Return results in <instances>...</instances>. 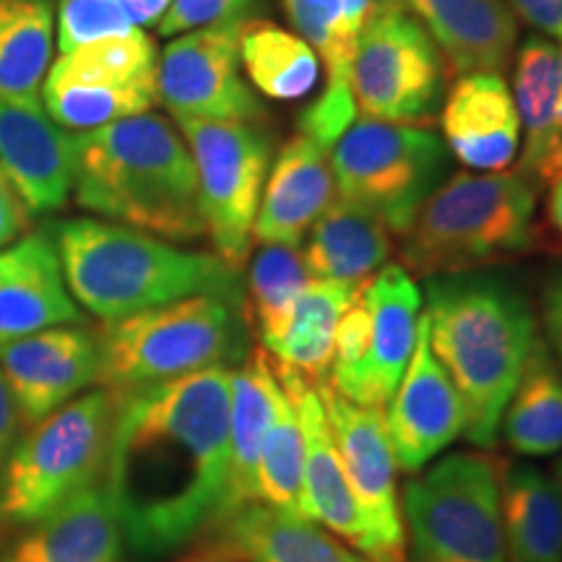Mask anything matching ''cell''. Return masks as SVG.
<instances>
[{
  "instance_id": "603a6c76",
  "label": "cell",
  "mask_w": 562,
  "mask_h": 562,
  "mask_svg": "<svg viewBox=\"0 0 562 562\" xmlns=\"http://www.w3.org/2000/svg\"><path fill=\"white\" fill-rule=\"evenodd\" d=\"M336 193L331 149L297 133L271 161L252 240L300 245L323 211L336 201Z\"/></svg>"
},
{
  "instance_id": "4dcf8cb0",
  "label": "cell",
  "mask_w": 562,
  "mask_h": 562,
  "mask_svg": "<svg viewBox=\"0 0 562 562\" xmlns=\"http://www.w3.org/2000/svg\"><path fill=\"white\" fill-rule=\"evenodd\" d=\"M50 0H0V102L45 110L42 83L53 60Z\"/></svg>"
},
{
  "instance_id": "cb8c5ba5",
  "label": "cell",
  "mask_w": 562,
  "mask_h": 562,
  "mask_svg": "<svg viewBox=\"0 0 562 562\" xmlns=\"http://www.w3.org/2000/svg\"><path fill=\"white\" fill-rule=\"evenodd\" d=\"M440 121L451 157L472 170H508L521 146V117L503 74L459 76Z\"/></svg>"
},
{
  "instance_id": "d6a6232c",
  "label": "cell",
  "mask_w": 562,
  "mask_h": 562,
  "mask_svg": "<svg viewBox=\"0 0 562 562\" xmlns=\"http://www.w3.org/2000/svg\"><path fill=\"white\" fill-rule=\"evenodd\" d=\"M240 63L252 87L279 102L305 100L321 74L318 53L300 34L258 19L243 24Z\"/></svg>"
},
{
  "instance_id": "e575fe53",
  "label": "cell",
  "mask_w": 562,
  "mask_h": 562,
  "mask_svg": "<svg viewBox=\"0 0 562 562\" xmlns=\"http://www.w3.org/2000/svg\"><path fill=\"white\" fill-rule=\"evenodd\" d=\"M300 245L266 243L250 258L245 284V318L258 331L261 347H271L284 331L300 294L311 284Z\"/></svg>"
},
{
  "instance_id": "f35d334b",
  "label": "cell",
  "mask_w": 562,
  "mask_h": 562,
  "mask_svg": "<svg viewBox=\"0 0 562 562\" xmlns=\"http://www.w3.org/2000/svg\"><path fill=\"white\" fill-rule=\"evenodd\" d=\"M256 3L258 0H172L170 11L161 16L157 30L161 37H175V34L220 24V21H245Z\"/></svg>"
},
{
  "instance_id": "30bf717a",
  "label": "cell",
  "mask_w": 562,
  "mask_h": 562,
  "mask_svg": "<svg viewBox=\"0 0 562 562\" xmlns=\"http://www.w3.org/2000/svg\"><path fill=\"white\" fill-rule=\"evenodd\" d=\"M419 318V284L402 263L362 279L336 328L328 385L355 404L389 406L412 360Z\"/></svg>"
},
{
  "instance_id": "d6986e66",
  "label": "cell",
  "mask_w": 562,
  "mask_h": 562,
  "mask_svg": "<svg viewBox=\"0 0 562 562\" xmlns=\"http://www.w3.org/2000/svg\"><path fill=\"white\" fill-rule=\"evenodd\" d=\"M277 378L286 396L292 398L305 440L302 463V518L318 521L323 529L341 537L344 542L368 550V526L344 474V463L336 448L331 425L318 396V385L305 381L297 372L277 364Z\"/></svg>"
},
{
  "instance_id": "f546056e",
  "label": "cell",
  "mask_w": 562,
  "mask_h": 562,
  "mask_svg": "<svg viewBox=\"0 0 562 562\" xmlns=\"http://www.w3.org/2000/svg\"><path fill=\"white\" fill-rule=\"evenodd\" d=\"M362 281L311 279L286 321L284 331L266 351L281 368L318 385L334 360V339L341 315L355 302Z\"/></svg>"
},
{
  "instance_id": "4316f807",
  "label": "cell",
  "mask_w": 562,
  "mask_h": 562,
  "mask_svg": "<svg viewBox=\"0 0 562 562\" xmlns=\"http://www.w3.org/2000/svg\"><path fill=\"white\" fill-rule=\"evenodd\" d=\"M562 70L558 47L544 37H529L516 58L513 100L526 131L518 172L531 182H552L562 175V131L558 128V94Z\"/></svg>"
},
{
  "instance_id": "5bb4252c",
  "label": "cell",
  "mask_w": 562,
  "mask_h": 562,
  "mask_svg": "<svg viewBox=\"0 0 562 562\" xmlns=\"http://www.w3.org/2000/svg\"><path fill=\"white\" fill-rule=\"evenodd\" d=\"M245 21L182 32L159 55L157 94L175 121H240L256 123L263 104L243 79L240 30Z\"/></svg>"
},
{
  "instance_id": "83f0119b",
  "label": "cell",
  "mask_w": 562,
  "mask_h": 562,
  "mask_svg": "<svg viewBox=\"0 0 562 562\" xmlns=\"http://www.w3.org/2000/svg\"><path fill=\"white\" fill-rule=\"evenodd\" d=\"M393 250V232L370 209L336 199L307 229L305 258L313 279L362 281L381 271Z\"/></svg>"
},
{
  "instance_id": "44dd1931",
  "label": "cell",
  "mask_w": 562,
  "mask_h": 562,
  "mask_svg": "<svg viewBox=\"0 0 562 562\" xmlns=\"http://www.w3.org/2000/svg\"><path fill=\"white\" fill-rule=\"evenodd\" d=\"M81 321L53 235L34 232L0 250V344Z\"/></svg>"
},
{
  "instance_id": "c3c4849f",
  "label": "cell",
  "mask_w": 562,
  "mask_h": 562,
  "mask_svg": "<svg viewBox=\"0 0 562 562\" xmlns=\"http://www.w3.org/2000/svg\"><path fill=\"white\" fill-rule=\"evenodd\" d=\"M558 58H560V70H562V47L558 50Z\"/></svg>"
},
{
  "instance_id": "ba28073f",
  "label": "cell",
  "mask_w": 562,
  "mask_h": 562,
  "mask_svg": "<svg viewBox=\"0 0 562 562\" xmlns=\"http://www.w3.org/2000/svg\"><path fill=\"white\" fill-rule=\"evenodd\" d=\"M412 562H508L501 524V461L451 453L404 484Z\"/></svg>"
},
{
  "instance_id": "7a4b0ae2",
  "label": "cell",
  "mask_w": 562,
  "mask_h": 562,
  "mask_svg": "<svg viewBox=\"0 0 562 562\" xmlns=\"http://www.w3.org/2000/svg\"><path fill=\"white\" fill-rule=\"evenodd\" d=\"M427 341L467 409V438L495 446L501 422L537 336L526 294L503 277L427 279Z\"/></svg>"
},
{
  "instance_id": "d4e9b609",
  "label": "cell",
  "mask_w": 562,
  "mask_h": 562,
  "mask_svg": "<svg viewBox=\"0 0 562 562\" xmlns=\"http://www.w3.org/2000/svg\"><path fill=\"white\" fill-rule=\"evenodd\" d=\"M123 529L102 484L79 492L0 550V562H128Z\"/></svg>"
},
{
  "instance_id": "2e32d148",
  "label": "cell",
  "mask_w": 562,
  "mask_h": 562,
  "mask_svg": "<svg viewBox=\"0 0 562 562\" xmlns=\"http://www.w3.org/2000/svg\"><path fill=\"white\" fill-rule=\"evenodd\" d=\"M385 430L396 467L406 474L425 469L467 432V409L448 372L432 357L425 315L419 318L412 360L389 402Z\"/></svg>"
},
{
  "instance_id": "9a60e30c",
  "label": "cell",
  "mask_w": 562,
  "mask_h": 562,
  "mask_svg": "<svg viewBox=\"0 0 562 562\" xmlns=\"http://www.w3.org/2000/svg\"><path fill=\"white\" fill-rule=\"evenodd\" d=\"M0 370L21 425L32 427L97 383L100 347L83 328L55 326L0 344Z\"/></svg>"
},
{
  "instance_id": "f1b7e54d",
  "label": "cell",
  "mask_w": 562,
  "mask_h": 562,
  "mask_svg": "<svg viewBox=\"0 0 562 562\" xmlns=\"http://www.w3.org/2000/svg\"><path fill=\"white\" fill-rule=\"evenodd\" d=\"M501 524L508 562H562V492L533 463H501Z\"/></svg>"
},
{
  "instance_id": "4fadbf2b",
  "label": "cell",
  "mask_w": 562,
  "mask_h": 562,
  "mask_svg": "<svg viewBox=\"0 0 562 562\" xmlns=\"http://www.w3.org/2000/svg\"><path fill=\"white\" fill-rule=\"evenodd\" d=\"M318 396L326 409L344 474L368 526V562L406 560L404 516L398 508L396 456H393L383 409L349 402L328 381L318 383Z\"/></svg>"
},
{
  "instance_id": "9c48e42d",
  "label": "cell",
  "mask_w": 562,
  "mask_h": 562,
  "mask_svg": "<svg viewBox=\"0 0 562 562\" xmlns=\"http://www.w3.org/2000/svg\"><path fill=\"white\" fill-rule=\"evenodd\" d=\"M331 167L341 199L370 209L402 237L448 180L451 151L422 125L357 115L331 146Z\"/></svg>"
},
{
  "instance_id": "ffe728a7",
  "label": "cell",
  "mask_w": 562,
  "mask_h": 562,
  "mask_svg": "<svg viewBox=\"0 0 562 562\" xmlns=\"http://www.w3.org/2000/svg\"><path fill=\"white\" fill-rule=\"evenodd\" d=\"M0 175L30 214L55 211L76 182V136L45 110L0 102Z\"/></svg>"
},
{
  "instance_id": "f6af8a7d",
  "label": "cell",
  "mask_w": 562,
  "mask_h": 562,
  "mask_svg": "<svg viewBox=\"0 0 562 562\" xmlns=\"http://www.w3.org/2000/svg\"><path fill=\"white\" fill-rule=\"evenodd\" d=\"M550 220L554 224V229L562 235V175L552 182V193H550Z\"/></svg>"
},
{
  "instance_id": "74e56055",
  "label": "cell",
  "mask_w": 562,
  "mask_h": 562,
  "mask_svg": "<svg viewBox=\"0 0 562 562\" xmlns=\"http://www.w3.org/2000/svg\"><path fill=\"white\" fill-rule=\"evenodd\" d=\"M138 30L117 0H60L58 5V50H79L89 42L123 37Z\"/></svg>"
},
{
  "instance_id": "bcb514c9",
  "label": "cell",
  "mask_w": 562,
  "mask_h": 562,
  "mask_svg": "<svg viewBox=\"0 0 562 562\" xmlns=\"http://www.w3.org/2000/svg\"><path fill=\"white\" fill-rule=\"evenodd\" d=\"M554 117H558V128L562 131V87H560V94H558V108H554Z\"/></svg>"
},
{
  "instance_id": "8d00e7d4",
  "label": "cell",
  "mask_w": 562,
  "mask_h": 562,
  "mask_svg": "<svg viewBox=\"0 0 562 562\" xmlns=\"http://www.w3.org/2000/svg\"><path fill=\"white\" fill-rule=\"evenodd\" d=\"M50 68L79 79H100L123 87H157L159 55L154 40L138 26L123 37L89 42L79 50L60 55Z\"/></svg>"
},
{
  "instance_id": "681fc988",
  "label": "cell",
  "mask_w": 562,
  "mask_h": 562,
  "mask_svg": "<svg viewBox=\"0 0 562 562\" xmlns=\"http://www.w3.org/2000/svg\"><path fill=\"white\" fill-rule=\"evenodd\" d=\"M402 562H406V560H402Z\"/></svg>"
},
{
  "instance_id": "d590c367",
  "label": "cell",
  "mask_w": 562,
  "mask_h": 562,
  "mask_svg": "<svg viewBox=\"0 0 562 562\" xmlns=\"http://www.w3.org/2000/svg\"><path fill=\"white\" fill-rule=\"evenodd\" d=\"M302 463H305L302 425L292 398L281 389L258 459V503L302 516Z\"/></svg>"
},
{
  "instance_id": "1f68e13d",
  "label": "cell",
  "mask_w": 562,
  "mask_h": 562,
  "mask_svg": "<svg viewBox=\"0 0 562 562\" xmlns=\"http://www.w3.org/2000/svg\"><path fill=\"white\" fill-rule=\"evenodd\" d=\"M501 432L524 459L552 456L562 448V370L544 339H537L516 391L505 406Z\"/></svg>"
},
{
  "instance_id": "484cf974",
  "label": "cell",
  "mask_w": 562,
  "mask_h": 562,
  "mask_svg": "<svg viewBox=\"0 0 562 562\" xmlns=\"http://www.w3.org/2000/svg\"><path fill=\"white\" fill-rule=\"evenodd\" d=\"M279 393L277 362L263 347L250 349L229 372V503L224 516L258 503V459Z\"/></svg>"
},
{
  "instance_id": "60d3db41",
  "label": "cell",
  "mask_w": 562,
  "mask_h": 562,
  "mask_svg": "<svg viewBox=\"0 0 562 562\" xmlns=\"http://www.w3.org/2000/svg\"><path fill=\"white\" fill-rule=\"evenodd\" d=\"M508 9L526 24L562 40V0H508Z\"/></svg>"
},
{
  "instance_id": "ab89813d",
  "label": "cell",
  "mask_w": 562,
  "mask_h": 562,
  "mask_svg": "<svg viewBox=\"0 0 562 562\" xmlns=\"http://www.w3.org/2000/svg\"><path fill=\"white\" fill-rule=\"evenodd\" d=\"M30 227V209L19 199V193L0 175V250L9 248Z\"/></svg>"
},
{
  "instance_id": "ee69618b",
  "label": "cell",
  "mask_w": 562,
  "mask_h": 562,
  "mask_svg": "<svg viewBox=\"0 0 562 562\" xmlns=\"http://www.w3.org/2000/svg\"><path fill=\"white\" fill-rule=\"evenodd\" d=\"M117 5L136 26H151L159 24L161 16L170 11L172 0H117Z\"/></svg>"
},
{
  "instance_id": "836d02e7",
  "label": "cell",
  "mask_w": 562,
  "mask_h": 562,
  "mask_svg": "<svg viewBox=\"0 0 562 562\" xmlns=\"http://www.w3.org/2000/svg\"><path fill=\"white\" fill-rule=\"evenodd\" d=\"M157 102V87H123L100 79H79L53 68H47L42 83V104L47 115L63 128L76 131H94L146 115Z\"/></svg>"
},
{
  "instance_id": "5b68a950",
  "label": "cell",
  "mask_w": 562,
  "mask_h": 562,
  "mask_svg": "<svg viewBox=\"0 0 562 562\" xmlns=\"http://www.w3.org/2000/svg\"><path fill=\"white\" fill-rule=\"evenodd\" d=\"M533 216L537 188L518 170L456 172L402 235V266L435 279L508 261L533 245Z\"/></svg>"
},
{
  "instance_id": "8fae6325",
  "label": "cell",
  "mask_w": 562,
  "mask_h": 562,
  "mask_svg": "<svg viewBox=\"0 0 562 562\" xmlns=\"http://www.w3.org/2000/svg\"><path fill=\"white\" fill-rule=\"evenodd\" d=\"M178 125L199 175L206 235L216 256L243 271L271 170V140L256 123L182 117Z\"/></svg>"
},
{
  "instance_id": "3957f363",
  "label": "cell",
  "mask_w": 562,
  "mask_h": 562,
  "mask_svg": "<svg viewBox=\"0 0 562 562\" xmlns=\"http://www.w3.org/2000/svg\"><path fill=\"white\" fill-rule=\"evenodd\" d=\"M74 193L91 214L161 240L206 235L191 149L149 112L76 136Z\"/></svg>"
},
{
  "instance_id": "ac0fdd59",
  "label": "cell",
  "mask_w": 562,
  "mask_h": 562,
  "mask_svg": "<svg viewBox=\"0 0 562 562\" xmlns=\"http://www.w3.org/2000/svg\"><path fill=\"white\" fill-rule=\"evenodd\" d=\"M182 562H368L331 531L266 503H248L211 524Z\"/></svg>"
},
{
  "instance_id": "277c9868",
  "label": "cell",
  "mask_w": 562,
  "mask_h": 562,
  "mask_svg": "<svg viewBox=\"0 0 562 562\" xmlns=\"http://www.w3.org/2000/svg\"><path fill=\"white\" fill-rule=\"evenodd\" d=\"M55 245L74 300L102 323L195 294H216L245 307L240 271L216 252L175 248L149 232L91 216L60 222Z\"/></svg>"
},
{
  "instance_id": "7c38bea8",
  "label": "cell",
  "mask_w": 562,
  "mask_h": 562,
  "mask_svg": "<svg viewBox=\"0 0 562 562\" xmlns=\"http://www.w3.org/2000/svg\"><path fill=\"white\" fill-rule=\"evenodd\" d=\"M446 60L409 13L375 0L351 60V97L372 121L419 125L438 115Z\"/></svg>"
},
{
  "instance_id": "e0dca14e",
  "label": "cell",
  "mask_w": 562,
  "mask_h": 562,
  "mask_svg": "<svg viewBox=\"0 0 562 562\" xmlns=\"http://www.w3.org/2000/svg\"><path fill=\"white\" fill-rule=\"evenodd\" d=\"M372 5L375 0H284L292 26L326 66V87L318 102L300 115V133L328 149L357 117L351 60Z\"/></svg>"
},
{
  "instance_id": "7bdbcfd3",
  "label": "cell",
  "mask_w": 562,
  "mask_h": 562,
  "mask_svg": "<svg viewBox=\"0 0 562 562\" xmlns=\"http://www.w3.org/2000/svg\"><path fill=\"white\" fill-rule=\"evenodd\" d=\"M19 425H21V417H19L16 402H13L9 383H5L3 370H0V472H3L5 461H9L13 446H16Z\"/></svg>"
},
{
  "instance_id": "b9f144b4",
  "label": "cell",
  "mask_w": 562,
  "mask_h": 562,
  "mask_svg": "<svg viewBox=\"0 0 562 562\" xmlns=\"http://www.w3.org/2000/svg\"><path fill=\"white\" fill-rule=\"evenodd\" d=\"M542 315L547 347H550L554 362H558V368L562 370V269L547 281L542 297Z\"/></svg>"
},
{
  "instance_id": "7402d4cb",
  "label": "cell",
  "mask_w": 562,
  "mask_h": 562,
  "mask_svg": "<svg viewBox=\"0 0 562 562\" xmlns=\"http://www.w3.org/2000/svg\"><path fill=\"white\" fill-rule=\"evenodd\" d=\"M430 34L448 76L501 74L518 40L516 13L503 0H385Z\"/></svg>"
},
{
  "instance_id": "8992f818",
  "label": "cell",
  "mask_w": 562,
  "mask_h": 562,
  "mask_svg": "<svg viewBox=\"0 0 562 562\" xmlns=\"http://www.w3.org/2000/svg\"><path fill=\"white\" fill-rule=\"evenodd\" d=\"M245 307L195 294L104 323L97 334L100 378L115 396L209 368H235L250 351Z\"/></svg>"
},
{
  "instance_id": "6da1fadb",
  "label": "cell",
  "mask_w": 562,
  "mask_h": 562,
  "mask_svg": "<svg viewBox=\"0 0 562 562\" xmlns=\"http://www.w3.org/2000/svg\"><path fill=\"white\" fill-rule=\"evenodd\" d=\"M229 372L121 393L102 487L138 558L193 544L229 503Z\"/></svg>"
},
{
  "instance_id": "7dc6e473",
  "label": "cell",
  "mask_w": 562,
  "mask_h": 562,
  "mask_svg": "<svg viewBox=\"0 0 562 562\" xmlns=\"http://www.w3.org/2000/svg\"><path fill=\"white\" fill-rule=\"evenodd\" d=\"M558 476H560V482H558V487H560V492H562V461H560V467H558Z\"/></svg>"
},
{
  "instance_id": "52a82bcc",
  "label": "cell",
  "mask_w": 562,
  "mask_h": 562,
  "mask_svg": "<svg viewBox=\"0 0 562 562\" xmlns=\"http://www.w3.org/2000/svg\"><path fill=\"white\" fill-rule=\"evenodd\" d=\"M117 396L83 391L16 440L0 472V524L32 526L102 484Z\"/></svg>"
}]
</instances>
